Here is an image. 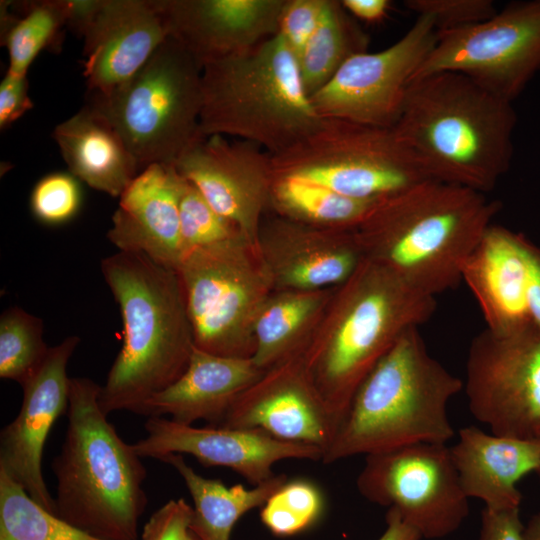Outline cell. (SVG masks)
I'll use <instances>...</instances> for the list:
<instances>
[{
    "mask_svg": "<svg viewBox=\"0 0 540 540\" xmlns=\"http://www.w3.org/2000/svg\"><path fill=\"white\" fill-rule=\"evenodd\" d=\"M87 104L118 131L141 170L175 164L197 140L202 68L168 36L144 66L106 94L88 93Z\"/></svg>",
    "mask_w": 540,
    "mask_h": 540,
    "instance_id": "ba28073f",
    "label": "cell"
},
{
    "mask_svg": "<svg viewBox=\"0 0 540 540\" xmlns=\"http://www.w3.org/2000/svg\"><path fill=\"white\" fill-rule=\"evenodd\" d=\"M238 236L187 253L178 273L194 346L227 357L252 358L253 323L271 278Z\"/></svg>",
    "mask_w": 540,
    "mask_h": 540,
    "instance_id": "30bf717a",
    "label": "cell"
},
{
    "mask_svg": "<svg viewBox=\"0 0 540 540\" xmlns=\"http://www.w3.org/2000/svg\"><path fill=\"white\" fill-rule=\"evenodd\" d=\"M100 389L89 378H70L65 438L51 464L56 515L100 539L138 540L147 471L101 410Z\"/></svg>",
    "mask_w": 540,
    "mask_h": 540,
    "instance_id": "277c9868",
    "label": "cell"
},
{
    "mask_svg": "<svg viewBox=\"0 0 540 540\" xmlns=\"http://www.w3.org/2000/svg\"><path fill=\"white\" fill-rule=\"evenodd\" d=\"M0 540H104L70 524L34 501L0 469Z\"/></svg>",
    "mask_w": 540,
    "mask_h": 540,
    "instance_id": "1f68e13d",
    "label": "cell"
},
{
    "mask_svg": "<svg viewBox=\"0 0 540 540\" xmlns=\"http://www.w3.org/2000/svg\"><path fill=\"white\" fill-rule=\"evenodd\" d=\"M52 136L70 173L111 197L119 198L141 171L118 131L88 104L58 124Z\"/></svg>",
    "mask_w": 540,
    "mask_h": 540,
    "instance_id": "484cf974",
    "label": "cell"
},
{
    "mask_svg": "<svg viewBox=\"0 0 540 540\" xmlns=\"http://www.w3.org/2000/svg\"><path fill=\"white\" fill-rule=\"evenodd\" d=\"M526 540H540V513L534 515L525 526Z\"/></svg>",
    "mask_w": 540,
    "mask_h": 540,
    "instance_id": "bcb514c9",
    "label": "cell"
},
{
    "mask_svg": "<svg viewBox=\"0 0 540 540\" xmlns=\"http://www.w3.org/2000/svg\"><path fill=\"white\" fill-rule=\"evenodd\" d=\"M160 461L175 469L192 497L190 532L198 540H230L237 521L250 510L262 507L288 480L286 475L279 474L249 489L242 484L226 486L218 479L198 474L183 455H169Z\"/></svg>",
    "mask_w": 540,
    "mask_h": 540,
    "instance_id": "4316f807",
    "label": "cell"
},
{
    "mask_svg": "<svg viewBox=\"0 0 540 540\" xmlns=\"http://www.w3.org/2000/svg\"><path fill=\"white\" fill-rule=\"evenodd\" d=\"M184 183L174 164L145 167L119 197L108 240L119 251L141 253L176 270L183 258L180 199Z\"/></svg>",
    "mask_w": 540,
    "mask_h": 540,
    "instance_id": "44dd1931",
    "label": "cell"
},
{
    "mask_svg": "<svg viewBox=\"0 0 540 540\" xmlns=\"http://www.w3.org/2000/svg\"><path fill=\"white\" fill-rule=\"evenodd\" d=\"M260 244L271 281L287 290L344 284L365 259L356 228H318L283 217L260 228Z\"/></svg>",
    "mask_w": 540,
    "mask_h": 540,
    "instance_id": "ffe728a7",
    "label": "cell"
},
{
    "mask_svg": "<svg viewBox=\"0 0 540 540\" xmlns=\"http://www.w3.org/2000/svg\"><path fill=\"white\" fill-rule=\"evenodd\" d=\"M404 5L416 16H429L437 31L478 24L497 12L491 0H407Z\"/></svg>",
    "mask_w": 540,
    "mask_h": 540,
    "instance_id": "8d00e7d4",
    "label": "cell"
},
{
    "mask_svg": "<svg viewBox=\"0 0 540 540\" xmlns=\"http://www.w3.org/2000/svg\"><path fill=\"white\" fill-rule=\"evenodd\" d=\"M450 451L465 495L495 510L520 508L517 483L540 467V437L498 436L467 426Z\"/></svg>",
    "mask_w": 540,
    "mask_h": 540,
    "instance_id": "d4e9b609",
    "label": "cell"
},
{
    "mask_svg": "<svg viewBox=\"0 0 540 540\" xmlns=\"http://www.w3.org/2000/svg\"><path fill=\"white\" fill-rule=\"evenodd\" d=\"M342 5L356 20L369 23L381 21L388 13V0H342Z\"/></svg>",
    "mask_w": 540,
    "mask_h": 540,
    "instance_id": "ee69618b",
    "label": "cell"
},
{
    "mask_svg": "<svg viewBox=\"0 0 540 540\" xmlns=\"http://www.w3.org/2000/svg\"><path fill=\"white\" fill-rule=\"evenodd\" d=\"M321 120L296 56L278 34L202 68L203 136L235 137L273 155L312 133Z\"/></svg>",
    "mask_w": 540,
    "mask_h": 540,
    "instance_id": "52a82bcc",
    "label": "cell"
},
{
    "mask_svg": "<svg viewBox=\"0 0 540 540\" xmlns=\"http://www.w3.org/2000/svg\"><path fill=\"white\" fill-rule=\"evenodd\" d=\"M146 436L132 444L141 458L190 455L206 467H227L253 486L275 474V463L285 459L322 460L319 447L286 442L257 429L196 427L164 417H149Z\"/></svg>",
    "mask_w": 540,
    "mask_h": 540,
    "instance_id": "e0dca14e",
    "label": "cell"
},
{
    "mask_svg": "<svg viewBox=\"0 0 540 540\" xmlns=\"http://www.w3.org/2000/svg\"><path fill=\"white\" fill-rule=\"evenodd\" d=\"M169 36L156 0H103L83 37L88 93L127 81Z\"/></svg>",
    "mask_w": 540,
    "mask_h": 540,
    "instance_id": "7402d4cb",
    "label": "cell"
},
{
    "mask_svg": "<svg viewBox=\"0 0 540 540\" xmlns=\"http://www.w3.org/2000/svg\"><path fill=\"white\" fill-rule=\"evenodd\" d=\"M343 285L326 333L304 351L314 385L338 428L374 366L404 331L427 322L436 308L435 297L368 259Z\"/></svg>",
    "mask_w": 540,
    "mask_h": 540,
    "instance_id": "8992f818",
    "label": "cell"
},
{
    "mask_svg": "<svg viewBox=\"0 0 540 540\" xmlns=\"http://www.w3.org/2000/svg\"><path fill=\"white\" fill-rule=\"evenodd\" d=\"M462 387L431 356L419 327H410L357 389L323 463L417 443L446 444L454 436L448 404Z\"/></svg>",
    "mask_w": 540,
    "mask_h": 540,
    "instance_id": "5b68a950",
    "label": "cell"
},
{
    "mask_svg": "<svg viewBox=\"0 0 540 540\" xmlns=\"http://www.w3.org/2000/svg\"><path fill=\"white\" fill-rule=\"evenodd\" d=\"M79 342L80 338L73 335L50 347L39 369L21 386L19 413L0 433V469L55 515V499L42 474V457L49 432L67 412V365Z\"/></svg>",
    "mask_w": 540,
    "mask_h": 540,
    "instance_id": "ac0fdd59",
    "label": "cell"
},
{
    "mask_svg": "<svg viewBox=\"0 0 540 540\" xmlns=\"http://www.w3.org/2000/svg\"><path fill=\"white\" fill-rule=\"evenodd\" d=\"M265 373L252 358L227 357L193 347L183 374L147 399L136 414L163 417L184 424L205 420L217 426L230 406Z\"/></svg>",
    "mask_w": 540,
    "mask_h": 540,
    "instance_id": "cb8c5ba5",
    "label": "cell"
},
{
    "mask_svg": "<svg viewBox=\"0 0 540 540\" xmlns=\"http://www.w3.org/2000/svg\"><path fill=\"white\" fill-rule=\"evenodd\" d=\"M369 37L338 0H326L320 22L296 57L306 94L320 90L353 55L366 52Z\"/></svg>",
    "mask_w": 540,
    "mask_h": 540,
    "instance_id": "f1b7e54d",
    "label": "cell"
},
{
    "mask_svg": "<svg viewBox=\"0 0 540 540\" xmlns=\"http://www.w3.org/2000/svg\"><path fill=\"white\" fill-rule=\"evenodd\" d=\"M216 427L257 429L323 453L338 425L320 396L303 353L290 356L246 389Z\"/></svg>",
    "mask_w": 540,
    "mask_h": 540,
    "instance_id": "2e32d148",
    "label": "cell"
},
{
    "mask_svg": "<svg viewBox=\"0 0 540 540\" xmlns=\"http://www.w3.org/2000/svg\"><path fill=\"white\" fill-rule=\"evenodd\" d=\"M436 37L433 20L425 15L416 16L409 30L389 47L350 57L310 96L313 109L321 118L393 128L408 86Z\"/></svg>",
    "mask_w": 540,
    "mask_h": 540,
    "instance_id": "5bb4252c",
    "label": "cell"
},
{
    "mask_svg": "<svg viewBox=\"0 0 540 540\" xmlns=\"http://www.w3.org/2000/svg\"><path fill=\"white\" fill-rule=\"evenodd\" d=\"M174 165L217 213L258 248L261 217L274 181L268 152L248 141L211 135L197 140Z\"/></svg>",
    "mask_w": 540,
    "mask_h": 540,
    "instance_id": "9a60e30c",
    "label": "cell"
},
{
    "mask_svg": "<svg viewBox=\"0 0 540 540\" xmlns=\"http://www.w3.org/2000/svg\"><path fill=\"white\" fill-rule=\"evenodd\" d=\"M273 180L295 178L341 195L380 201L431 180L393 128L322 118L285 151L270 155Z\"/></svg>",
    "mask_w": 540,
    "mask_h": 540,
    "instance_id": "9c48e42d",
    "label": "cell"
},
{
    "mask_svg": "<svg viewBox=\"0 0 540 540\" xmlns=\"http://www.w3.org/2000/svg\"><path fill=\"white\" fill-rule=\"evenodd\" d=\"M180 233L183 257L195 249L243 236L238 228L217 213L186 179L180 199Z\"/></svg>",
    "mask_w": 540,
    "mask_h": 540,
    "instance_id": "e575fe53",
    "label": "cell"
},
{
    "mask_svg": "<svg viewBox=\"0 0 540 540\" xmlns=\"http://www.w3.org/2000/svg\"><path fill=\"white\" fill-rule=\"evenodd\" d=\"M478 540H526L520 508L495 510L484 507Z\"/></svg>",
    "mask_w": 540,
    "mask_h": 540,
    "instance_id": "60d3db41",
    "label": "cell"
},
{
    "mask_svg": "<svg viewBox=\"0 0 540 540\" xmlns=\"http://www.w3.org/2000/svg\"><path fill=\"white\" fill-rule=\"evenodd\" d=\"M525 252L528 265V309L533 324L540 330V247L526 238Z\"/></svg>",
    "mask_w": 540,
    "mask_h": 540,
    "instance_id": "b9f144b4",
    "label": "cell"
},
{
    "mask_svg": "<svg viewBox=\"0 0 540 540\" xmlns=\"http://www.w3.org/2000/svg\"><path fill=\"white\" fill-rule=\"evenodd\" d=\"M515 124L512 102L446 71L410 82L393 130L431 180L486 194L510 167Z\"/></svg>",
    "mask_w": 540,
    "mask_h": 540,
    "instance_id": "6da1fadb",
    "label": "cell"
},
{
    "mask_svg": "<svg viewBox=\"0 0 540 540\" xmlns=\"http://www.w3.org/2000/svg\"><path fill=\"white\" fill-rule=\"evenodd\" d=\"M536 474L538 475L539 482H540V467H539L538 470L536 471Z\"/></svg>",
    "mask_w": 540,
    "mask_h": 540,
    "instance_id": "c3c4849f",
    "label": "cell"
},
{
    "mask_svg": "<svg viewBox=\"0 0 540 540\" xmlns=\"http://www.w3.org/2000/svg\"><path fill=\"white\" fill-rule=\"evenodd\" d=\"M500 208L485 193L426 180L379 201L356 233L365 259L436 298L461 282Z\"/></svg>",
    "mask_w": 540,
    "mask_h": 540,
    "instance_id": "7a4b0ae2",
    "label": "cell"
},
{
    "mask_svg": "<svg viewBox=\"0 0 540 540\" xmlns=\"http://www.w3.org/2000/svg\"><path fill=\"white\" fill-rule=\"evenodd\" d=\"M192 517L193 507L184 499L169 500L146 522L141 540H186Z\"/></svg>",
    "mask_w": 540,
    "mask_h": 540,
    "instance_id": "f35d334b",
    "label": "cell"
},
{
    "mask_svg": "<svg viewBox=\"0 0 540 540\" xmlns=\"http://www.w3.org/2000/svg\"><path fill=\"white\" fill-rule=\"evenodd\" d=\"M356 483L364 498L394 508L422 539L452 534L469 513L446 444L417 443L368 455Z\"/></svg>",
    "mask_w": 540,
    "mask_h": 540,
    "instance_id": "7c38bea8",
    "label": "cell"
},
{
    "mask_svg": "<svg viewBox=\"0 0 540 540\" xmlns=\"http://www.w3.org/2000/svg\"><path fill=\"white\" fill-rule=\"evenodd\" d=\"M169 36L203 68L278 32L285 0H156Z\"/></svg>",
    "mask_w": 540,
    "mask_h": 540,
    "instance_id": "d6986e66",
    "label": "cell"
},
{
    "mask_svg": "<svg viewBox=\"0 0 540 540\" xmlns=\"http://www.w3.org/2000/svg\"><path fill=\"white\" fill-rule=\"evenodd\" d=\"M30 210L34 218L47 226L71 221L82 205L80 181L70 172H52L43 176L30 194Z\"/></svg>",
    "mask_w": 540,
    "mask_h": 540,
    "instance_id": "d590c367",
    "label": "cell"
},
{
    "mask_svg": "<svg viewBox=\"0 0 540 540\" xmlns=\"http://www.w3.org/2000/svg\"><path fill=\"white\" fill-rule=\"evenodd\" d=\"M326 0H285L277 34L297 57L316 30Z\"/></svg>",
    "mask_w": 540,
    "mask_h": 540,
    "instance_id": "74e56055",
    "label": "cell"
},
{
    "mask_svg": "<svg viewBox=\"0 0 540 540\" xmlns=\"http://www.w3.org/2000/svg\"><path fill=\"white\" fill-rule=\"evenodd\" d=\"M186 540H198V539L189 531Z\"/></svg>",
    "mask_w": 540,
    "mask_h": 540,
    "instance_id": "7dc6e473",
    "label": "cell"
},
{
    "mask_svg": "<svg viewBox=\"0 0 540 540\" xmlns=\"http://www.w3.org/2000/svg\"><path fill=\"white\" fill-rule=\"evenodd\" d=\"M323 496L309 480H287L261 507L262 523L277 536H291L311 526L323 510Z\"/></svg>",
    "mask_w": 540,
    "mask_h": 540,
    "instance_id": "836d02e7",
    "label": "cell"
},
{
    "mask_svg": "<svg viewBox=\"0 0 540 540\" xmlns=\"http://www.w3.org/2000/svg\"><path fill=\"white\" fill-rule=\"evenodd\" d=\"M27 76L6 71L0 82V128L6 129L21 118L33 103L28 93Z\"/></svg>",
    "mask_w": 540,
    "mask_h": 540,
    "instance_id": "ab89813d",
    "label": "cell"
},
{
    "mask_svg": "<svg viewBox=\"0 0 540 540\" xmlns=\"http://www.w3.org/2000/svg\"><path fill=\"white\" fill-rule=\"evenodd\" d=\"M378 202L350 198L295 178L274 180L270 196L283 218L325 229L357 228Z\"/></svg>",
    "mask_w": 540,
    "mask_h": 540,
    "instance_id": "f546056e",
    "label": "cell"
},
{
    "mask_svg": "<svg viewBox=\"0 0 540 540\" xmlns=\"http://www.w3.org/2000/svg\"><path fill=\"white\" fill-rule=\"evenodd\" d=\"M465 392L473 417L491 433L540 437V330L478 333L468 349Z\"/></svg>",
    "mask_w": 540,
    "mask_h": 540,
    "instance_id": "4fadbf2b",
    "label": "cell"
},
{
    "mask_svg": "<svg viewBox=\"0 0 540 540\" xmlns=\"http://www.w3.org/2000/svg\"><path fill=\"white\" fill-rule=\"evenodd\" d=\"M386 528L378 540H421L420 534L407 522L398 511L388 508L386 514Z\"/></svg>",
    "mask_w": 540,
    "mask_h": 540,
    "instance_id": "f6af8a7d",
    "label": "cell"
},
{
    "mask_svg": "<svg viewBox=\"0 0 540 540\" xmlns=\"http://www.w3.org/2000/svg\"><path fill=\"white\" fill-rule=\"evenodd\" d=\"M43 320L18 306L0 316V377L22 386L39 369L50 347Z\"/></svg>",
    "mask_w": 540,
    "mask_h": 540,
    "instance_id": "d6a6232c",
    "label": "cell"
},
{
    "mask_svg": "<svg viewBox=\"0 0 540 540\" xmlns=\"http://www.w3.org/2000/svg\"><path fill=\"white\" fill-rule=\"evenodd\" d=\"M539 69L540 0L518 1L478 24L437 31L412 80L457 72L512 102Z\"/></svg>",
    "mask_w": 540,
    "mask_h": 540,
    "instance_id": "8fae6325",
    "label": "cell"
},
{
    "mask_svg": "<svg viewBox=\"0 0 540 540\" xmlns=\"http://www.w3.org/2000/svg\"><path fill=\"white\" fill-rule=\"evenodd\" d=\"M66 26L64 0H44L25 4L19 18L1 4V43L7 48L10 73L27 76L38 54L60 41Z\"/></svg>",
    "mask_w": 540,
    "mask_h": 540,
    "instance_id": "4dcf8cb0",
    "label": "cell"
},
{
    "mask_svg": "<svg viewBox=\"0 0 540 540\" xmlns=\"http://www.w3.org/2000/svg\"><path fill=\"white\" fill-rule=\"evenodd\" d=\"M103 0H64L66 26L84 37L95 20Z\"/></svg>",
    "mask_w": 540,
    "mask_h": 540,
    "instance_id": "7bdbcfd3",
    "label": "cell"
},
{
    "mask_svg": "<svg viewBox=\"0 0 540 540\" xmlns=\"http://www.w3.org/2000/svg\"><path fill=\"white\" fill-rule=\"evenodd\" d=\"M320 303L317 291L287 290L267 298L253 323L255 365L266 371L304 351L303 333Z\"/></svg>",
    "mask_w": 540,
    "mask_h": 540,
    "instance_id": "83f0119b",
    "label": "cell"
},
{
    "mask_svg": "<svg viewBox=\"0 0 540 540\" xmlns=\"http://www.w3.org/2000/svg\"><path fill=\"white\" fill-rule=\"evenodd\" d=\"M101 272L119 306L123 343L98 402L107 416L123 410L136 414L188 366L194 340L184 294L176 270L141 253L108 256Z\"/></svg>",
    "mask_w": 540,
    "mask_h": 540,
    "instance_id": "3957f363",
    "label": "cell"
},
{
    "mask_svg": "<svg viewBox=\"0 0 540 540\" xmlns=\"http://www.w3.org/2000/svg\"><path fill=\"white\" fill-rule=\"evenodd\" d=\"M525 240L522 234L492 223L462 268L461 282L476 299L486 329L496 334L534 325L527 303Z\"/></svg>",
    "mask_w": 540,
    "mask_h": 540,
    "instance_id": "603a6c76",
    "label": "cell"
}]
</instances>
